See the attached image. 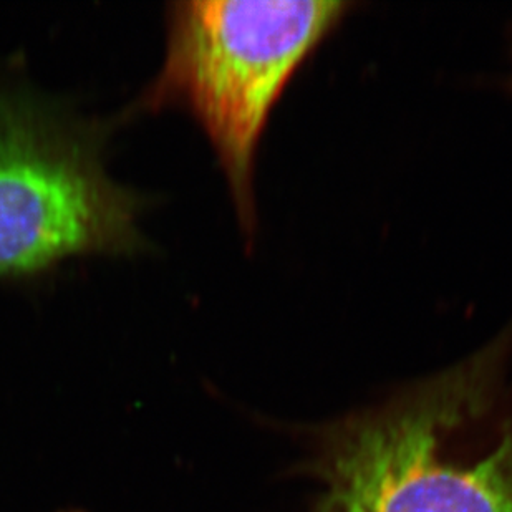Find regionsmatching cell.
<instances>
[{"label": "cell", "instance_id": "cell-1", "mask_svg": "<svg viewBox=\"0 0 512 512\" xmlns=\"http://www.w3.org/2000/svg\"><path fill=\"white\" fill-rule=\"evenodd\" d=\"M511 324L453 367L302 428L304 512H512Z\"/></svg>", "mask_w": 512, "mask_h": 512}, {"label": "cell", "instance_id": "cell-2", "mask_svg": "<svg viewBox=\"0 0 512 512\" xmlns=\"http://www.w3.org/2000/svg\"><path fill=\"white\" fill-rule=\"evenodd\" d=\"M353 7L345 0L168 5L165 58L130 112L181 108L198 121L246 236L256 229L252 176L269 116L290 78Z\"/></svg>", "mask_w": 512, "mask_h": 512}, {"label": "cell", "instance_id": "cell-3", "mask_svg": "<svg viewBox=\"0 0 512 512\" xmlns=\"http://www.w3.org/2000/svg\"><path fill=\"white\" fill-rule=\"evenodd\" d=\"M103 146L102 123L0 83V279L145 252V199L113 181Z\"/></svg>", "mask_w": 512, "mask_h": 512}, {"label": "cell", "instance_id": "cell-4", "mask_svg": "<svg viewBox=\"0 0 512 512\" xmlns=\"http://www.w3.org/2000/svg\"><path fill=\"white\" fill-rule=\"evenodd\" d=\"M508 87L511 88V90H512V75H511V77H509Z\"/></svg>", "mask_w": 512, "mask_h": 512}]
</instances>
